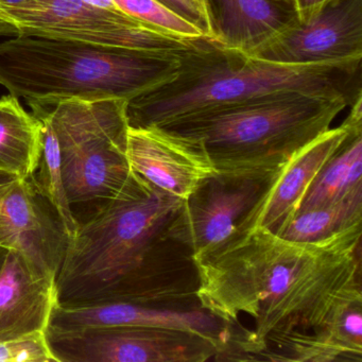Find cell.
Instances as JSON below:
<instances>
[{"label": "cell", "mask_w": 362, "mask_h": 362, "mask_svg": "<svg viewBox=\"0 0 362 362\" xmlns=\"http://www.w3.org/2000/svg\"><path fill=\"white\" fill-rule=\"evenodd\" d=\"M57 304L56 281L40 274L16 251L0 247V342L46 332Z\"/></svg>", "instance_id": "9a60e30c"}, {"label": "cell", "mask_w": 362, "mask_h": 362, "mask_svg": "<svg viewBox=\"0 0 362 362\" xmlns=\"http://www.w3.org/2000/svg\"><path fill=\"white\" fill-rule=\"evenodd\" d=\"M132 325L175 328L211 337L222 345L218 361H223L230 343L228 326L203 309L190 307L156 306L136 303H107L82 307L57 305L50 317L47 332H62L88 326Z\"/></svg>", "instance_id": "5bb4252c"}, {"label": "cell", "mask_w": 362, "mask_h": 362, "mask_svg": "<svg viewBox=\"0 0 362 362\" xmlns=\"http://www.w3.org/2000/svg\"><path fill=\"white\" fill-rule=\"evenodd\" d=\"M362 192V132L353 133L311 182L298 211L334 204ZM296 211V213H298Z\"/></svg>", "instance_id": "ac0fdd59"}, {"label": "cell", "mask_w": 362, "mask_h": 362, "mask_svg": "<svg viewBox=\"0 0 362 362\" xmlns=\"http://www.w3.org/2000/svg\"><path fill=\"white\" fill-rule=\"evenodd\" d=\"M113 3L131 18L163 33L184 39L207 37L200 28L158 0H113Z\"/></svg>", "instance_id": "44dd1931"}, {"label": "cell", "mask_w": 362, "mask_h": 362, "mask_svg": "<svg viewBox=\"0 0 362 362\" xmlns=\"http://www.w3.org/2000/svg\"><path fill=\"white\" fill-rule=\"evenodd\" d=\"M35 117L42 126V151L37 170L30 179L56 209L69 239L75 235L79 223L67 198L58 141L49 122L45 118Z\"/></svg>", "instance_id": "ffe728a7"}, {"label": "cell", "mask_w": 362, "mask_h": 362, "mask_svg": "<svg viewBox=\"0 0 362 362\" xmlns=\"http://www.w3.org/2000/svg\"><path fill=\"white\" fill-rule=\"evenodd\" d=\"M0 35H30L114 49L182 56L199 40L152 28L120 10L86 0H27L0 8Z\"/></svg>", "instance_id": "52a82bcc"}, {"label": "cell", "mask_w": 362, "mask_h": 362, "mask_svg": "<svg viewBox=\"0 0 362 362\" xmlns=\"http://www.w3.org/2000/svg\"><path fill=\"white\" fill-rule=\"evenodd\" d=\"M362 224L315 243H296L262 228L234 233L192 256L199 305L232 330L251 320L228 361L355 362L334 324L362 300Z\"/></svg>", "instance_id": "6da1fadb"}, {"label": "cell", "mask_w": 362, "mask_h": 362, "mask_svg": "<svg viewBox=\"0 0 362 362\" xmlns=\"http://www.w3.org/2000/svg\"><path fill=\"white\" fill-rule=\"evenodd\" d=\"M182 203L133 173L69 239L56 281L57 305H198L192 252L164 237Z\"/></svg>", "instance_id": "7a4b0ae2"}, {"label": "cell", "mask_w": 362, "mask_h": 362, "mask_svg": "<svg viewBox=\"0 0 362 362\" xmlns=\"http://www.w3.org/2000/svg\"><path fill=\"white\" fill-rule=\"evenodd\" d=\"M198 3L200 4L201 7H202L203 9H204L205 11H206L207 13L209 14V16H211V13H209V4H207V0H198ZM211 24H213V23H211Z\"/></svg>", "instance_id": "83f0119b"}, {"label": "cell", "mask_w": 362, "mask_h": 362, "mask_svg": "<svg viewBox=\"0 0 362 362\" xmlns=\"http://www.w3.org/2000/svg\"><path fill=\"white\" fill-rule=\"evenodd\" d=\"M158 1L200 28L207 37L215 39L211 16L201 7L198 0H158Z\"/></svg>", "instance_id": "603a6c76"}, {"label": "cell", "mask_w": 362, "mask_h": 362, "mask_svg": "<svg viewBox=\"0 0 362 362\" xmlns=\"http://www.w3.org/2000/svg\"><path fill=\"white\" fill-rule=\"evenodd\" d=\"M14 180L16 179H13V177H10L8 175L0 173V213H1V205H3L4 198H5L9 188L11 187Z\"/></svg>", "instance_id": "d4e9b609"}, {"label": "cell", "mask_w": 362, "mask_h": 362, "mask_svg": "<svg viewBox=\"0 0 362 362\" xmlns=\"http://www.w3.org/2000/svg\"><path fill=\"white\" fill-rule=\"evenodd\" d=\"M281 169H217L183 200L165 230V238L187 247L192 256L219 247Z\"/></svg>", "instance_id": "9c48e42d"}, {"label": "cell", "mask_w": 362, "mask_h": 362, "mask_svg": "<svg viewBox=\"0 0 362 362\" xmlns=\"http://www.w3.org/2000/svg\"><path fill=\"white\" fill-rule=\"evenodd\" d=\"M355 101L275 95L205 110L158 128L198 141L217 169L279 168L332 128L337 116Z\"/></svg>", "instance_id": "5b68a950"}, {"label": "cell", "mask_w": 362, "mask_h": 362, "mask_svg": "<svg viewBox=\"0 0 362 362\" xmlns=\"http://www.w3.org/2000/svg\"><path fill=\"white\" fill-rule=\"evenodd\" d=\"M58 362L218 361L222 345L211 337L152 326H88L47 332Z\"/></svg>", "instance_id": "ba28073f"}, {"label": "cell", "mask_w": 362, "mask_h": 362, "mask_svg": "<svg viewBox=\"0 0 362 362\" xmlns=\"http://www.w3.org/2000/svg\"><path fill=\"white\" fill-rule=\"evenodd\" d=\"M358 224H362V192L328 206L298 211L279 236L296 243H315Z\"/></svg>", "instance_id": "d6986e66"}, {"label": "cell", "mask_w": 362, "mask_h": 362, "mask_svg": "<svg viewBox=\"0 0 362 362\" xmlns=\"http://www.w3.org/2000/svg\"><path fill=\"white\" fill-rule=\"evenodd\" d=\"M27 105L33 115L49 122L56 134L73 211L88 206L90 215L132 177L126 154L128 101L67 98Z\"/></svg>", "instance_id": "8992f818"}, {"label": "cell", "mask_w": 362, "mask_h": 362, "mask_svg": "<svg viewBox=\"0 0 362 362\" xmlns=\"http://www.w3.org/2000/svg\"><path fill=\"white\" fill-rule=\"evenodd\" d=\"M361 60L288 65L254 58L202 37L168 81L128 101L133 128L163 127L192 114L284 94L362 96Z\"/></svg>", "instance_id": "3957f363"}, {"label": "cell", "mask_w": 362, "mask_h": 362, "mask_svg": "<svg viewBox=\"0 0 362 362\" xmlns=\"http://www.w3.org/2000/svg\"><path fill=\"white\" fill-rule=\"evenodd\" d=\"M332 1V0H292V4L298 20L306 21L321 11Z\"/></svg>", "instance_id": "cb8c5ba5"}, {"label": "cell", "mask_w": 362, "mask_h": 362, "mask_svg": "<svg viewBox=\"0 0 362 362\" xmlns=\"http://www.w3.org/2000/svg\"><path fill=\"white\" fill-rule=\"evenodd\" d=\"M249 56L288 65L362 59V0H332L306 21L286 25Z\"/></svg>", "instance_id": "30bf717a"}, {"label": "cell", "mask_w": 362, "mask_h": 362, "mask_svg": "<svg viewBox=\"0 0 362 362\" xmlns=\"http://www.w3.org/2000/svg\"><path fill=\"white\" fill-rule=\"evenodd\" d=\"M126 154L133 173L182 200L217 171L201 144L158 127L129 126Z\"/></svg>", "instance_id": "7c38bea8"}, {"label": "cell", "mask_w": 362, "mask_h": 362, "mask_svg": "<svg viewBox=\"0 0 362 362\" xmlns=\"http://www.w3.org/2000/svg\"><path fill=\"white\" fill-rule=\"evenodd\" d=\"M42 151V126L12 95L0 98V173L20 181L33 177Z\"/></svg>", "instance_id": "e0dca14e"}, {"label": "cell", "mask_w": 362, "mask_h": 362, "mask_svg": "<svg viewBox=\"0 0 362 362\" xmlns=\"http://www.w3.org/2000/svg\"><path fill=\"white\" fill-rule=\"evenodd\" d=\"M215 40L249 54L296 20L293 8L274 0H207Z\"/></svg>", "instance_id": "2e32d148"}, {"label": "cell", "mask_w": 362, "mask_h": 362, "mask_svg": "<svg viewBox=\"0 0 362 362\" xmlns=\"http://www.w3.org/2000/svg\"><path fill=\"white\" fill-rule=\"evenodd\" d=\"M69 236L52 203L33 180H14L0 213V247L12 250L40 274L57 281Z\"/></svg>", "instance_id": "8fae6325"}, {"label": "cell", "mask_w": 362, "mask_h": 362, "mask_svg": "<svg viewBox=\"0 0 362 362\" xmlns=\"http://www.w3.org/2000/svg\"><path fill=\"white\" fill-rule=\"evenodd\" d=\"M0 362H58L45 330L0 342Z\"/></svg>", "instance_id": "7402d4cb"}, {"label": "cell", "mask_w": 362, "mask_h": 362, "mask_svg": "<svg viewBox=\"0 0 362 362\" xmlns=\"http://www.w3.org/2000/svg\"><path fill=\"white\" fill-rule=\"evenodd\" d=\"M180 58L16 35L0 43V86L27 103L67 98L130 101L171 79Z\"/></svg>", "instance_id": "277c9868"}, {"label": "cell", "mask_w": 362, "mask_h": 362, "mask_svg": "<svg viewBox=\"0 0 362 362\" xmlns=\"http://www.w3.org/2000/svg\"><path fill=\"white\" fill-rule=\"evenodd\" d=\"M362 132V122L345 118L298 150L277 173L262 198L241 219L234 233L262 228L281 235L298 211L315 175L342 147L349 135Z\"/></svg>", "instance_id": "4fadbf2b"}, {"label": "cell", "mask_w": 362, "mask_h": 362, "mask_svg": "<svg viewBox=\"0 0 362 362\" xmlns=\"http://www.w3.org/2000/svg\"><path fill=\"white\" fill-rule=\"evenodd\" d=\"M27 0H0V8L16 7L22 5Z\"/></svg>", "instance_id": "484cf974"}, {"label": "cell", "mask_w": 362, "mask_h": 362, "mask_svg": "<svg viewBox=\"0 0 362 362\" xmlns=\"http://www.w3.org/2000/svg\"><path fill=\"white\" fill-rule=\"evenodd\" d=\"M274 1L281 4V5L286 6V7L293 8V4H292V0H274Z\"/></svg>", "instance_id": "4316f807"}]
</instances>
